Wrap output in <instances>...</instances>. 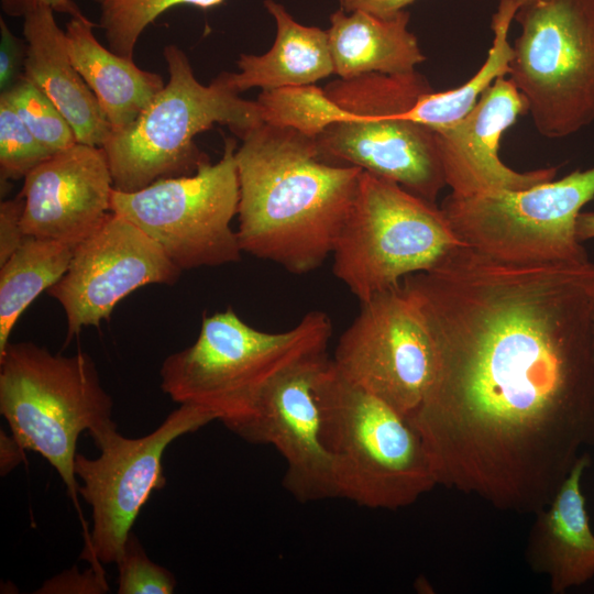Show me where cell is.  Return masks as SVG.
Here are the masks:
<instances>
[{
	"instance_id": "cell-6",
	"label": "cell",
	"mask_w": 594,
	"mask_h": 594,
	"mask_svg": "<svg viewBox=\"0 0 594 594\" xmlns=\"http://www.w3.org/2000/svg\"><path fill=\"white\" fill-rule=\"evenodd\" d=\"M323 89L352 116L316 138L319 157L359 167L435 202L447 186L436 132L405 117L420 96L433 91L428 80L417 70L367 73L334 79Z\"/></svg>"
},
{
	"instance_id": "cell-30",
	"label": "cell",
	"mask_w": 594,
	"mask_h": 594,
	"mask_svg": "<svg viewBox=\"0 0 594 594\" xmlns=\"http://www.w3.org/2000/svg\"><path fill=\"white\" fill-rule=\"evenodd\" d=\"M0 89H10L23 75L26 43L18 38L0 20Z\"/></svg>"
},
{
	"instance_id": "cell-24",
	"label": "cell",
	"mask_w": 594,
	"mask_h": 594,
	"mask_svg": "<svg viewBox=\"0 0 594 594\" xmlns=\"http://www.w3.org/2000/svg\"><path fill=\"white\" fill-rule=\"evenodd\" d=\"M519 6L514 0H501L492 16V45L480 69L466 82L447 91H430L419 97L405 117L431 129L449 125L468 114L482 94L509 73L513 45L508 33Z\"/></svg>"
},
{
	"instance_id": "cell-12",
	"label": "cell",
	"mask_w": 594,
	"mask_h": 594,
	"mask_svg": "<svg viewBox=\"0 0 594 594\" xmlns=\"http://www.w3.org/2000/svg\"><path fill=\"white\" fill-rule=\"evenodd\" d=\"M215 420L211 411L182 404L155 430L140 438L122 436L113 420L89 432L100 455L89 459L77 453L75 458V473L82 481L79 494L92 516L82 559L95 566L117 563L141 509L151 494L166 484V448Z\"/></svg>"
},
{
	"instance_id": "cell-10",
	"label": "cell",
	"mask_w": 594,
	"mask_h": 594,
	"mask_svg": "<svg viewBox=\"0 0 594 594\" xmlns=\"http://www.w3.org/2000/svg\"><path fill=\"white\" fill-rule=\"evenodd\" d=\"M594 198V167L527 189L448 195L440 208L464 245L516 263L587 262L576 238L581 209Z\"/></svg>"
},
{
	"instance_id": "cell-19",
	"label": "cell",
	"mask_w": 594,
	"mask_h": 594,
	"mask_svg": "<svg viewBox=\"0 0 594 594\" xmlns=\"http://www.w3.org/2000/svg\"><path fill=\"white\" fill-rule=\"evenodd\" d=\"M54 10L41 7L23 16L26 57L23 75L36 84L70 124L78 143L102 147L112 128L99 102L73 65L65 31Z\"/></svg>"
},
{
	"instance_id": "cell-33",
	"label": "cell",
	"mask_w": 594,
	"mask_h": 594,
	"mask_svg": "<svg viewBox=\"0 0 594 594\" xmlns=\"http://www.w3.org/2000/svg\"><path fill=\"white\" fill-rule=\"evenodd\" d=\"M0 2L3 12L15 18H23L41 7H50L55 12L70 16L81 13L73 0H0Z\"/></svg>"
},
{
	"instance_id": "cell-25",
	"label": "cell",
	"mask_w": 594,
	"mask_h": 594,
	"mask_svg": "<svg viewBox=\"0 0 594 594\" xmlns=\"http://www.w3.org/2000/svg\"><path fill=\"white\" fill-rule=\"evenodd\" d=\"M256 102L263 123L292 129L314 139L332 123L352 116L315 84L262 90Z\"/></svg>"
},
{
	"instance_id": "cell-37",
	"label": "cell",
	"mask_w": 594,
	"mask_h": 594,
	"mask_svg": "<svg viewBox=\"0 0 594 594\" xmlns=\"http://www.w3.org/2000/svg\"><path fill=\"white\" fill-rule=\"evenodd\" d=\"M518 6L519 8L522 7V6H526V4H529V3H534V2H537V1H540V0H514Z\"/></svg>"
},
{
	"instance_id": "cell-13",
	"label": "cell",
	"mask_w": 594,
	"mask_h": 594,
	"mask_svg": "<svg viewBox=\"0 0 594 594\" xmlns=\"http://www.w3.org/2000/svg\"><path fill=\"white\" fill-rule=\"evenodd\" d=\"M360 302L331 363L346 381L408 418L433 374V345L422 312L400 283Z\"/></svg>"
},
{
	"instance_id": "cell-5",
	"label": "cell",
	"mask_w": 594,
	"mask_h": 594,
	"mask_svg": "<svg viewBox=\"0 0 594 594\" xmlns=\"http://www.w3.org/2000/svg\"><path fill=\"white\" fill-rule=\"evenodd\" d=\"M168 81L136 120L112 132L102 148L113 187L140 190L156 180L194 174L209 162L194 139L215 124L241 138L263 123L255 101L240 97L227 72L210 85L200 84L185 52L174 44L163 48Z\"/></svg>"
},
{
	"instance_id": "cell-18",
	"label": "cell",
	"mask_w": 594,
	"mask_h": 594,
	"mask_svg": "<svg viewBox=\"0 0 594 594\" xmlns=\"http://www.w3.org/2000/svg\"><path fill=\"white\" fill-rule=\"evenodd\" d=\"M592 464L584 451L550 503L537 512L526 543L529 568L549 578L554 594L594 576V534L582 493V477Z\"/></svg>"
},
{
	"instance_id": "cell-8",
	"label": "cell",
	"mask_w": 594,
	"mask_h": 594,
	"mask_svg": "<svg viewBox=\"0 0 594 594\" xmlns=\"http://www.w3.org/2000/svg\"><path fill=\"white\" fill-rule=\"evenodd\" d=\"M460 245L435 202L362 170L332 251V271L362 301L410 274L431 270Z\"/></svg>"
},
{
	"instance_id": "cell-29",
	"label": "cell",
	"mask_w": 594,
	"mask_h": 594,
	"mask_svg": "<svg viewBox=\"0 0 594 594\" xmlns=\"http://www.w3.org/2000/svg\"><path fill=\"white\" fill-rule=\"evenodd\" d=\"M119 594H172L176 586L174 574L154 563L138 537L131 531L117 561Z\"/></svg>"
},
{
	"instance_id": "cell-20",
	"label": "cell",
	"mask_w": 594,
	"mask_h": 594,
	"mask_svg": "<svg viewBox=\"0 0 594 594\" xmlns=\"http://www.w3.org/2000/svg\"><path fill=\"white\" fill-rule=\"evenodd\" d=\"M95 23L82 13L70 16L65 29L69 58L96 96L112 132L133 123L165 84L160 74L141 69L133 59L102 46Z\"/></svg>"
},
{
	"instance_id": "cell-34",
	"label": "cell",
	"mask_w": 594,
	"mask_h": 594,
	"mask_svg": "<svg viewBox=\"0 0 594 594\" xmlns=\"http://www.w3.org/2000/svg\"><path fill=\"white\" fill-rule=\"evenodd\" d=\"M415 0H339L345 12L362 10L381 18H391Z\"/></svg>"
},
{
	"instance_id": "cell-2",
	"label": "cell",
	"mask_w": 594,
	"mask_h": 594,
	"mask_svg": "<svg viewBox=\"0 0 594 594\" xmlns=\"http://www.w3.org/2000/svg\"><path fill=\"white\" fill-rule=\"evenodd\" d=\"M242 252L301 275L332 254L362 169L322 161L316 139L261 123L235 151Z\"/></svg>"
},
{
	"instance_id": "cell-26",
	"label": "cell",
	"mask_w": 594,
	"mask_h": 594,
	"mask_svg": "<svg viewBox=\"0 0 594 594\" xmlns=\"http://www.w3.org/2000/svg\"><path fill=\"white\" fill-rule=\"evenodd\" d=\"M224 0H94L99 9V26L105 32L108 48L133 59L136 43L144 30L162 13L177 6L204 10Z\"/></svg>"
},
{
	"instance_id": "cell-3",
	"label": "cell",
	"mask_w": 594,
	"mask_h": 594,
	"mask_svg": "<svg viewBox=\"0 0 594 594\" xmlns=\"http://www.w3.org/2000/svg\"><path fill=\"white\" fill-rule=\"evenodd\" d=\"M333 327L322 311H310L292 329L267 332L243 321L231 308L205 316L196 341L168 355L161 388L174 402L202 407L226 427L243 418L280 374L327 354Z\"/></svg>"
},
{
	"instance_id": "cell-9",
	"label": "cell",
	"mask_w": 594,
	"mask_h": 594,
	"mask_svg": "<svg viewBox=\"0 0 594 594\" xmlns=\"http://www.w3.org/2000/svg\"><path fill=\"white\" fill-rule=\"evenodd\" d=\"M514 20L509 79L544 138L572 135L594 121V0H540Z\"/></svg>"
},
{
	"instance_id": "cell-23",
	"label": "cell",
	"mask_w": 594,
	"mask_h": 594,
	"mask_svg": "<svg viewBox=\"0 0 594 594\" xmlns=\"http://www.w3.org/2000/svg\"><path fill=\"white\" fill-rule=\"evenodd\" d=\"M74 245L26 237L16 251L0 265V354L23 311L66 273Z\"/></svg>"
},
{
	"instance_id": "cell-31",
	"label": "cell",
	"mask_w": 594,
	"mask_h": 594,
	"mask_svg": "<svg viewBox=\"0 0 594 594\" xmlns=\"http://www.w3.org/2000/svg\"><path fill=\"white\" fill-rule=\"evenodd\" d=\"M24 199L19 194L0 204V265L22 244L26 235L22 230Z\"/></svg>"
},
{
	"instance_id": "cell-14",
	"label": "cell",
	"mask_w": 594,
	"mask_h": 594,
	"mask_svg": "<svg viewBox=\"0 0 594 594\" xmlns=\"http://www.w3.org/2000/svg\"><path fill=\"white\" fill-rule=\"evenodd\" d=\"M140 228L110 212L74 251L63 277L47 289L64 309L67 343L99 326L129 294L150 284H175L182 274Z\"/></svg>"
},
{
	"instance_id": "cell-22",
	"label": "cell",
	"mask_w": 594,
	"mask_h": 594,
	"mask_svg": "<svg viewBox=\"0 0 594 594\" xmlns=\"http://www.w3.org/2000/svg\"><path fill=\"white\" fill-rule=\"evenodd\" d=\"M264 6L275 20V42L265 54H241L239 72L227 73L239 94L311 85L334 74L327 30L298 23L274 0H265Z\"/></svg>"
},
{
	"instance_id": "cell-27",
	"label": "cell",
	"mask_w": 594,
	"mask_h": 594,
	"mask_svg": "<svg viewBox=\"0 0 594 594\" xmlns=\"http://www.w3.org/2000/svg\"><path fill=\"white\" fill-rule=\"evenodd\" d=\"M14 109L34 138L53 155L78 143L55 103L24 75L0 94Z\"/></svg>"
},
{
	"instance_id": "cell-16",
	"label": "cell",
	"mask_w": 594,
	"mask_h": 594,
	"mask_svg": "<svg viewBox=\"0 0 594 594\" xmlns=\"http://www.w3.org/2000/svg\"><path fill=\"white\" fill-rule=\"evenodd\" d=\"M23 179L26 237L77 246L111 212L114 187L102 147L76 143L51 155Z\"/></svg>"
},
{
	"instance_id": "cell-1",
	"label": "cell",
	"mask_w": 594,
	"mask_h": 594,
	"mask_svg": "<svg viewBox=\"0 0 594 594\" xmlns=\"http://www.w3.org/2000/svg\"><path fill=\"white\" fill-rule=\"evenodd\" d=\"M400 284L431 336L407 418L438 485L536 514L594 447V263H516L466 245Z\"/></svg>"
},
{
	"instance_id": "cell-7",
	"label": "cell",
	"mask_w": 594,
	"mask_h": 594,
	"mask_svg": "<svg viewBox=\"0 0 594 594\" xmlns=\"http://www.w3.org/2000/svg\"><path fill=\"white\" fill-rule=\"evenodd\" d=\"M112 397L87 353L52 354L22 341L10 342L0 354L1 415L24 450L41 454L57 471L79 513L78 437L112 421Z\"/></svg>"
},
{
	"instance_id": "cell-36",
	"label": "cell",
	"mask_w": 594,
	"mask_h": 594,
	"mask_svg": "<svg viewBox=\"0 0 594 594\" xmlns=\"http://www.w3.org/2000/svg\"><path fill=\"white\" fill-rule=\"evenodd\" d=\"M575 229L576 238L581 243L594 239V212H580Z\"/></svg>"
},
{
	"instance_id": "cell-32",
	"label": "cell",
	"mask_w": 594,
	"mask_h": 594,
	"mask_svg": "<svg viewBox=\"0 0 594 594\" xmlns=\"http://www.w3.org/2000/svg\"><path fill=\"white\" fill-rule=\"evenodd\" d=\"M108 590L102 566L91 565L85 573L74 568V571L55 576L45 582L37 593H106Z\"/></svg>"
},
{
	"instance_id": "cell-11",
	"label": "cell",
	"mask_w": 594,
	"mask_h": 594,
	"mask_svg": "<svg viewBox=\"0 0 594 594\" xmlns=\"http://www.w3.org/2000/svg\"><path fill=\"white\" fill-rule=\"evenodd\" d=\"M237 148L226 138L221 158L191 175L132 193L113 189L111 212L140 228L182 271L239 262L243 252L231 228L239 207Z\"/></svg>"
},
{
	"instance_id": "cell-28",
	"label": "cell",
	"mask_w": 594,
	"mask_h": 594,
	"mask_svg": "<svg viewBox=\"0 0 594 594\" xmlns=\"http://www.w3.org/2000/svg\"><path fill=\"white\" fill-rule=\"evenodd\" d=\"M51 155L25 127L11 105L0 97L1 183L24 178Z\"/></svg>"
},
{
	"instance_id": "cell-21",
	"label": "cell",
	"mask_w": 594,
	"mask_h": 594,
	"mask_svg": "<svg viewBox=\"0 0 594 594\" xmlns=\"http://www.w3.org/2000/svg\"><path fill=\"white\" fill-rule=\"evenodd\" d=\"M405 10L391 18L342 9L330 15L327 30L334 74L352 78L367 73L404 75L426 59L418 40L408 30Z\"/></svg>"
},
{
	"instance_id": "cell-35",
	"label": "cell",
	"mask_w": 594,
	"mask_h": 594,
	"mask_svg": "<svg viewBox=\"0 0 594 594\" xmlns=\"http://www.w3.org/2000/svg\"><path fill=\"white\" fill-rule=\"evenodd\" d=\"M25 450L19 444L12 435L0 432V473L7 475L24 459Z\"/></svg>"
},
{
	"instance_id": "cell-17",
	"label": "cell",
	"mask_w": 594,
	"mask_h": 594,
	"mask_svg": "<svg viewBox=\"0 0 594 594\" xmlns=\"http://www.w3.org/2000/svg\"><path fill=\"white\" fill-rule=\"evenodd\" d=\"M525 113L524 97L509 78L501 77L462 119L432 129L451 195L521 190L554 179L557 167L517 172L498 156L504 132Z\"/></svg>"
},
{
	"instance_id": "cell-4",
	"label": "cell",
	"mask_w": 594,
	"mask_h": 594,
	"mask_svg": "<svg viewBox=\"0 0 594 594\" xmlns=\"http://www.w3.org/2000/svg\"><path fill=\"white\" fill-rule=\"evenodd\" d=\"M315 393L339 498L396 510L438 485L430 455L409 420L346 381L330 359L317 376Z\"/></svg>"
},
{
	"instance_id": "cell-38",
	"label": "cell",
	"mask_w": 594,
	"mask_h": 594,
	"mask_svg": "<svg viewBox=\"0 0 594 594\" xmlns=\"http://www.w3.org/2000/svg\"><path fill=\"white\" fill-rule=\"evenodd\" d=\"M592 333H593V343H594V301L592 307Z\"/></svg>"
},
{
	"instance_id": "cell-15",
	"label": "cell",
	"mask_w": 594,
	"mask_h": 594,
	"mask_svg": "<svg viewBox=\"0 0 594 594\" xmlns=\"http://www.w3.org/2000/svg\"><path fill=\"white\" fill-rule=\"evenodd\" d=\"M328 355L302 361L274 380L252 409L227 428L255 444L272 446L286 464L283 486L298 502L339 498L332 460L321 439L317 376Z\"/></svg>"
}]
</instances>
